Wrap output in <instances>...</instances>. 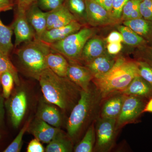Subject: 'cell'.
<instances>
[{"label": "cell", "mask_w": 152, "mask_h": 152, "mask_svg": "<svg viewBox=\"0 0 152 152\" xmlns=\"http://www.w3.org/2000/svg\"><path fill=\"white\" fill-rule=\"evenodd\" d=\"M122 48V44L121 42L109 43L106 45L107 52L109 54L114 56L118 54Z\"/></svg>", "instance_id": "8d00e7d4"}, {"label": "cell", "mask_w": 152, "mask_h": 152, "mask_svg": "<svg viewBox=\"0 0 152 152\" xmlns=\"http://www.w3.org/2000/svg\"><path fill=\"white\" fill-rule=\"evenodd\" d=\"M83 27V26L77 21H74L64 26L47 30L41 36L39 40L50 45L77 32Z\"/></svg>", "instance_id": "7c38bea8"}, {"label": "cell", "mask_w": 152, "mask_h": 152, "mask_svg": "<svg viewBox=\"0 0 152 152\" xmlns=\"http://www.w3.org/2000/svg\"><path fill=\"white\" fill-rule=\"evenodd\" d=\"M126 96L122 92H118L103 99L99 117L117 119L121 113Z\"/></svg>", "instance_id": "4fadbf2b"}, {"label": "cell", "mask_w": 152, "mask_h": 152, "mask_svg": "<svg viewBox=\"0 0 152 152\" xmlns=\"http://www.w3.org/2000/svg\"><path fill=\"white\" fill-rule=\"evenodd\" d=\"M129 0H113L112 15L115 20L119 23L121 21L123 7Z\"/></svg>", "instance_id": "e575fe53"}, {"label": "cell", "mask_w": 152, "mask_h": 152, "mask_svg": "<svg viewBox=\"0 0 152 152\" xmlns=\"http://www.w3.org/2000/svg\"><path fill=\"white\" fill-rule=\"evenodd\" d=\"M94 29L83 27L77 32L64 39L50 45L52 50L66 57L69 61H82V54L87 41L94 36Z\"/></svg>", "instance_id": "5b68a950"}, {"label": "cell", "mask_w": 152, "mask_h": 152, "mask_svg": "<svg viewBox=\"0 0 152 152\" xmlns=\"http://www.w3.org/2000/svg\"><path fill=\"white\" fill-rule=\"evenodd\" d=\"M4 99L2 94H0V125L3 124L4 118Z\"/></svg>", "instance_id": "7bdbcfd3"}, {"label": "cell", "mask_w": 152, "mask_h": 152, "mask_svg": "<svg viewBox=\"0 0 152 152\" xmlns=\"http://www.w3.org/2000/svg\"><path fill=\"white\" fill-rule=\"evenodd\" d=\"M123 36L119 31H113L106 38L107 43L113 42H123Z\"/></svg>", "instance_id": "f35d334b"}, {"label": "cell", "mask_w": 152, "mask_h": 152, "mask_svg": "<svg viewBox=\"0 0 152 152\" xmlns=\"http://www.w3.org/2000/svg\"><path fill=\"white\" fill-rule=\"evenodd\" d=\"M103 98L92 82L71 110L66 125L68 135L75 142L99 116Z\"/></svg>", "instance_id": "6da1fadb"}, {"label": "cell", "mask_w": 152, "mask_h": 152, "mask_svg": "<svg viewBox=\"0 0 152 152\" xmlns=\"http://www.w3.org/2000/svg\"><path fill=\"white\" fill-rule=\"evenodd\" d=\"M140 12L142 18L152 21V0H142Z\"/></svg>", "instance_id": "836d02e7"}, {"label": "cell", "mask_w": 152, "mask_h": 152, "mask_svg": "<svg viewBox=\"0 0 152 152\" xmlns=\"http://www.w3.org/2000/svg\"><path fill=\"white\" fill-rule=\"evenodd\" d=\"M69 62L67 77L82 90L87 91L94 78L93 74L86 66L80 64L78 62Z\"/></svg>", "instance_id": "8fae6325"}, {"label": "cell", "mask_w": 152, "mask_h": 152, "mask_svg": "<svg viewBox=\"0 0 152 152\" xmlns=\"http://www.w3.org/2000/svg\"><path fill=\"white\" fill-rule=\"evenodd\" d=\"M6 72L10 73L13 76L15 83L17 86H20V79L16 68L11 62L9 56L0 51V77Z\"/></svg>", "instance_id": "f1b7e54d"}, {"label": "cell", "mask_w": 152, "mask_h": 152, "mask_svg": "<svg viewBox=\"0 0 152 152\" xmlns=\"http://www.w3.org/2000/svg\"><path fill=\"white\" fill-rule=\"evenodd\" d=\"M7 100H8L7 107L12 125L14 128H18L23 121L27 109V95L25 91L20 90Z\"/></svg>", "instance_id": "30bf717a"}, {"label": "cell", "mask_w": 152, "mask_h": 152, "mask_svg": "<svg viewBox=\"0 0 152 152\" xmlns=\"http://www.w3.org/2000/svg\"><path fill=\"white\" fill-rule=\"evenodd\" d=\"M13 33L12 26H6L0 18V51L8 56L14 48L12 40Z\"/></svg>", "instance_id": "4316f807"}, {"label": "cell", "mask_w": 152, "mask_h": 152, "mask_svg": "<svg viewBox=\"0 0 152 152\" xmlns=\"http://www.w3.org/2000/svg\"><path fill=\"white\" fill-rule=\"evenodd\" d=\"M96 122V121H95ZM95 122L87 129L84 136L74 148L75 152H92L96 142Z\"/></svg>", "instance_id": "484cf974"}, {"label": "cell", "mask_w": 152, "mask_h": 152, "mask_svg": "<svg viewBox=\"0 0 152 152\" xmlns=\"http://www.w3.org/2000/svg\"><path fill=\"white\" fill-rule=\"evenodd\" d=\"M40 141L37 139H33L28 145L27 152H45L44 148Z\"/></svg>", "instance_id": "d590c367"}, {"label": "cell", "mask_w": 152, "mask_h": 152, "mask_svg": "<svg viewBox=\"0 0 152 152\" xmlns=\"http://www.w3.org/2000/svg\"><path fill=\"white\" fill-rule=\"evenodd\" d=\"M151 45L148 47H147V46L146 48L147 49H142L145 52L142 59V60L146 61L152 66V44Z\"/></svg>", "instance_id": "60d3db41"}, {"label": "cell", "mask_w": 152, "mask_h": 152, "mask_svg": "<svg viewBox=\"0 0 152 152\" xmlns=\"http://www.w3.org/2000/svg\"><path fill=\"white\" fill-rule=\"evenodd\" d=\"M1 134H0V139H1Z\"/></svg>", "instance_id": "f6af8a7d"}, {"label": "cell", "mask_w": 152, "mask_h": 152, "mask_svg": "<svg viewBox=\"0 0 152 152\" xmlns=\"http://www.w3.org/2000/svg\"><path fill=\"white\" fill-rule=\"evenodd\" d=\"M122 93L126 96L132 95L149 99L152 97V86L140 76H137Z\"/></svg>", "instance_id": "ffe728a7"}, {"label": "cell", "mask_w": 152, "mask_h": 152, "mask_svg": "<svg viewBox=\"0 0 152 152\" xmlns=\"http://www.w3.org/2000/svg\"><path fill=\"white\" fill-rule=\"evenodd\" d=\"M56 106L46 101L42 102L38 108L37 118L53 126L60 128L62 124V116Z\"/></svg>", "instance_id": "e0dca14e"}, {"label": "cell", "mask_w": 152, "mask_h": 152, "mask_svg": "<svg viewBox=\"0 0 152 152\" xmlns=\"http://www.w3.org/2000/svg\"><path fill=\"white\" fill-rule=\"evenodd\" d=\"M15 80L13 76L8 72L4 73L0 77V85L2 88V95L5 99H7L12 94L14 88Z\"/></svg>", "instance_id": "f546056e"}, {"label": "cell", "mask_w": 152, "mask_h": 152, "mask_svg": "<svg viewBox=\"0 0 152 152\" xmlns=\"http://www.w3.org/2000/svg\"><path fill=\"white\" fill-rule=\"evenodd\" d=\"M52 49L48 44L35 39L24 43L17 51L22 68L28 75L39 80L48 68L47 57Z\"/></svg>", "instance_id": "277c9868"}, {"label": "cell", "mask_w": 152, "mask_h": 152, "mask_svg": "<svg viewBox=\"0 0 152 152\" xmlns=\"http://www.w3.org/2000/svg\"><path fill=\"white\" fill-rule=\"evenodd\" d=\"M74 21L77 20L64 4L55 10L48 12L47 30L64 26Z\"/></svg>", "instance_id": "2e32d148"}, {"label": "cell", "mask_w": 152, "mask_h": 152, "mask_svg": "<svg viewBox=\"0 0 152 152\" xmlns=\"http://www.w3.org/2000/svg\"><path fill=\"white\" fill-rule=\"evenodd\" d=\"M146 99L137 96H126L121 113L116 119V129L118 131L126 125L134 122L143 114Z\"/></svg>", "instance_id": "52a82bcc"}, {"label": "cell", "mask_w": 152, "mask_h": 152, "mask_svg": "<svg viewBox=\"0 0 152 152\" xmlns=\"http://www.w3.org/2000/svg\"><path fill=\"white\" fill-rule=\"evenodd\" d=\"M38 81L45 101L63 110H72L80 99L81 89L67 77L58 76L49 68Z\"/></svg>", "instance_id": "7a4b0ae2"}, {"label": "cell", "mask_w": 152, "mask_h": 152, "mask_svg": "<svg viewBox=\"0 0 152 152\" xmlns=\"http://www.w3.org/2000/svg\"><path fill=\"white\" fill-rule=\"evenodd\" d=\"M138 76L137 61L119 56L116 57L115 64L108 72L95 77L92 83L104 99L113 94L122 92Z\"/></svg>", "instance_id": "3957f363"}, {"label": "cell", "mask_w": 152, "mask_h": 152, "mask_svg": "<svg viewBox=\"0 0 152 152\" xmlns=\"http://www.w3.org/2000/svg\"><path fill=\"white\" fill-rule=\"evenodd\" d=\"M116 57L109 54L107 52L97 57L86 64L95 77L103 75L113 67L115 62Z\"/></svg>", "instance_id": "d6986e66"}, {"label": "cell", "mask_w": 152, "mask_h": 152, "mask_svg": "<svg viewBox=\"0 0 152 152\" xmlns=\"http://www.w3.org/2000/svg\"><path fill=\"white\" fill-rule=\"evenodd\" d=\"M117 29L123 36V42L128 45L142 49L148 45L146 41L129 27L120 25L117 27Z\"/></svg>", "instance_id": "cb8c5ba5"}, {"label": "cell", "mask_w": 152, "mask_h": 152, "mask_svg": "<svg viewBox=\"0 0 152 152\" xmlns=\"http://www.w3.org/2000/svg\"><path fill=\"white\" fill-rule=\"evenodd\" d=\"M65 0H37V4L44 12L53 10L63 5Z\"/></svg>", "instance_id": "d6a6232c"}, {"label": "cell", "mask_w": 152, "mask_h": 152, "mask_svg": "<svg viewBox=\"0 0 152 152\" xmlns=\"http://www.w3.org/2000/svg\"><path fill=\"white\" fill-rule=\"evenodd\" d=\"M116 119L99 117L95 122L96 142L94 151L108 152L113 148L118 131Z\"/></svg>", "instance_id": "8992f818"}, {"label": "cell", "mask_w": 152, "mask_h": 152, "mask_svg": "<svg viewBox=\"0 0 152 152\" xmlns=\"http://www.w3.org/2000/svg\"><path fill=\"white\" fill-rule=\"evenodd\" d=\"M37 0H16L17 10L26 12Z\"/></svg>", "instance_id": "74e56055"}, {"label": "cell", "mask_w": 152, "mask_h": 152, "mask_svg": "<svg viewBox=\"0 0 152 152\" xmlns=\"http://www.w3.org/2000/svg\"><path fill=\"white\" fill-rule=\"evenodd\" d=\"M86 3L88 24L96 27L118 23L110 12L94 0H86Z\"/></svg>", "instance_id": "ba28073f"}, {"label": "cell", "mask_w": 152, "mask_h": 152, "mask_svg": "<svg viewBox=\"0 0 152 152\" xmlns=\"http://www.w3.org/2000/svg\"><path fill=\"white\" fill-rule=\"evenodd\" d=\"M31 122L28 121L21 129L20 130L16 137L11 143L4 150V152H19L21 150L23 146V137L24 135L27 131L28 130Z\"/></svg>", "instance_id": "4dcf8cb0"}, {"label": "cell", "mask_w": 152, "mask_h": 152, "mask_svg": "<svg viewBox=\"0 0 152 152\" xmlns=\"http://www.w3.org/2000/svg\"><path fill=\"white\" fill-rule=\"evenodd\" d=\"M14 5L12 0H0V12L12 10Z\"/></svg>", "instance_id": "ab89813d"}, {"label": "cell", "mask_w": 152, "mask_h": 152, "mask_svg": "<svg viewBox=\"0 0 152 152\" xmlns=\"http://www.w3.org/2000/svg\"><path fill=\"white\" fill-rule=\"evenodd\" d=\"M47 64L48 68L58 76L67 77L69 62L63 55L52 49L47 56Z\"/></svg>", "instance_id": "7402d4cb"}, {"label": "cell", "mask_w": 152, "mask_h": 152, "mask_svg": "<svg viewBox=\"0 0 152 152\" xmlns=\"http://www.w3.org/2000/svg\"><path fill=\"white\" fill-rule=\"evenodd\" d=\"M112 14L113 0H94Z\"/></svg>", "instance_id": "b9f144b4"}, {"label": "cell", "mask_w": 152, "mask_h": 152, "mask_svg": "<svg viewBox=\"0 0 152 152\" xmlns=\"http://www.w3.org/2000/svg\"><path fill=\"white\" fill-rule=\"evenodd\" d=\"M137 61L139 76L152 86V66L142 60Z\"/></svg>", "instance_id": "1f68e13d"}, {"label": "cell", "mask_w": 152, "mask_h": 152, "mask_svg": "<svg viewBox=\"0 0 152 152\" xmlns=\"http://www.w3.org/2000/svg\"><path fill=\"white\" fill-rule=\"evenodd\" d=\"M107 52L105 41L102 38L93 36L87 41L84 47L82 61L87 64Z\"/></svg>", "instance_id": "ac0fdd59"}, {"label": "cell", "mask_w": 152, "mask_h": 152, "mask_svg": "<svg viewBox=\"0 0 152 152\" xmlns=\"http://www.w3.org/2000/svg\"><path fill=\"white\" fill-rule=\"evenodd\" d=\"M64 5L78 22L88 24L86 0H65Z\"/></svg>", "instance_id": "d4e9b609"}, {"label": "cell", "mask_w": 152, "mask_h": 152, "mask_svg": "<svg viewBox=\"0 0 152 152\" xmlns=\"http://www.w3.org/2000/svg\"><path fill=\"white\" fill-rule=\"evenodd\" d=\"M60 128L55 127L37 118L33 123L30 124L28 131L35 138L42 142L48 144L57 133Z\"/></svg>", "instance_id": "9a60e30c"}, {"label": "cell", "mask_w": 152, "mask_h": 152, "mask_svg": "<svg viewBox=\"0 0 152 152\" xmlns=\"http://www.w3.org/2000/svg\"><path fill=\"white\" fill-rule=\"evenodd\" d=\"M74 148L72 139L61 130L48 144L45 152H71Z\"/></svg>", "instance_id": "603a6c76"}, {"label": "cell", "mask_w": 152, "mask_h": 152, "mask_svg": "<svg viewBox=\"0 0 152 152\" xmlns=\"http://www.w3.org/2000/svg\"><path fill=\"white\" fill-rule=\"evenodd\" d=\"M152 113V97L147 102L143 110V113Z\"/></svg>", "instance_id": "ee69618b"}, {"label": "cell", "mask_w": 152, "mask_h": 152, "mask_svg": "<svg viewBox=\"0 0 152 152\" xmlns=\"http://www.w3.org/2000/svg\"><path fill=\"white\" fill-rule=\"evenodd\" d=\"M123 23L143 38L148 44H152V21L141 18L124 21Z\"/></svg>", "instance_id": "44dd1931"}, {"label": "cell", "mask_w": 152, "mask_h": 152, "mask_svg": "<svg viewBox=\"0 0 152 152\" xmlns=\"http://www.w3.org/2000/svg\"><path fill=\"white\" fill-rule=\"evenodd\" d=\"M47 15L48 12H44L40 9L37 3L26 11L27 18L35 31L36 39L39 40L47 30Z\"/></svg>", "instance_id": "5bb4252c"}, {"label": "cell", "mask_w": 152, "mask_h": 152, "mask_svg": "<svg viewBox=\"0 0 152 152\" xmlns=\"http://www.w3.org/2000/svg\"><path fill=\"white\" fill-rule=\"evenodd\" d=\"M11 26L15 34V48L36 39L35 31L27 18L26 12L16 9L15 20Z\"/></svg>", "instance_id": "9c48e42d"}, {"label": "cell", "mask_w": 152, "mask_h": 152, "mask_svg": "<svg viewBox=\"0 0 152 152\" xmlns=\"http://www.w3.org/2000/svg\"><path fill=\"white\" fill-rule=\"evenodd\" d=\"M142 0H129L123 7L121 21L142 18L140 4Z\"/></svg>", "instance_id": "83f0119b"}]
</instances>
